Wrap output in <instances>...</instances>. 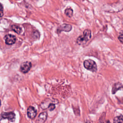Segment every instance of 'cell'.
Returning a JSON list of instances; mask_svg holds the SVG:
<instances>
[{"mask_svg":"<svg viewBox=\"0 0 123 123\" xmlns=\"http://www.w3.org/2000/svg\"><path fill=\"white\" fill-rule=\"evenodd\" d=\"M107 123H110V122L109 121H108L107 122Z\"/></svg>","mask_w":123,"mask_h":123,"instance_id":"17","label":"cell"},{"mask_svg":"<svg viewBox=\"0 0 123 123\" xmlns=\"http://www.w3.org/2000/svg\"><path fill=\"white\" fill-rule=\"evenodd\" d=\"M27 114L28 117L29 118L31 119H33L36 116L37 112V111L35 110V109L34 107H33L32 106H29L27 108Z\"/></svg>","mask_w":123,"mask_h":123,"instance_id":"6","label":"cell"},{"mask_svg":"<svg viewBox=\"0 0 123 123\" xmlns=\"http://www.w3.org/2000/svg\"><path fill=\"white\" fill-rule=\"evenodd\" d=\"M64 13L68 17H71L73 15V10L71 7H68L65 9Z\"/></svg>","mask_w":123,"mask_h":123,"instance_id":"10","label":"cell"},{"mask_svg":"<svg viewBox=\"0 0 123 123\" xmlns=\"http://www.w3.org/2000/svg\"><path fill=\"white\" fill-rule=\"evenodd\" d=\"M55 108V105L54 104L50 103L48 106V109L49 111H53Z\"/></svg>","mask_w":123,"mask_h":123,"instance_id":"13","label":"cell"},{"mask_svg":"<svg viewBox=\"0 0 123 123\" xmlns=\"http://www.w3.org/2000/svg\"><path fill=\"white\" fill-rule=\"evenodd\" d=\"M91 37V32L89 29H86L84 31L83 35L80 36L76 39V42L78 45L86 44Z\"/></svg>","mask_w":123,"mask_h":123,"instance_id":"1","label":"cell"},{"mask_svg":"<svg viewBox=\"0 0 123 123\" xmlns=\"http://www.w3.org/2000/svg\"><path fill=\"white\" fill-rule=\"evenodd\" d=\"M3 10V6L0 3V11H2Z\"/></svg>","mask_w":123,"mask_h":123,"instance_id":"15","label":"cell"},{"mask_svg":"<svg viewBox=\"0 0 123 123\" xmlns=\"http://www.w3.org/2000/svg\"><path fill=\"white\" fill-rule=\"evenodd\" d=\"M72 26L71 25L69 24H64L61 25L59 28H58V32H61V31H65V32H69L71 30Z\"/></svg>","mask_w":123,"mask_h":123,"instance_id":"7","label":"cell"},{"mask_svg":"<svg viewBox=\"0 0 123 123\" xmlns=\"http://www.w3.org/2000/svg\"><path fill=\"white\" fill-rule=\"evenodd\" d=\"M12 30H13L15 33L19 34L21 31H22V29L21 27L19 25H12Z\"/></svg>","mask_w":123,"mask_h":123,"instance_id":"11","label":"cell"},{"mask_svg":"<svg viewBox=\"0 0 123 123\" xmlns=\"http://www.w3.org/2000/svg\"><path fill=\"white\" fill-rule=\"evenodd\" d=\"M123 88V86L122 84L119 82H117L115 83L112 87V90H111V92L113 94H115L118 90L121 89L122 88Z\"/></svg>","mask_w":123,"mask_h":123,"instance_id":"9","label":"cell"},{"mask_svg":"<svg viewBox=\"0 0 123 123\" xmlns=\"http://www.w3.org/2000/svg\"><path fill=\"white\" fill-rule=\"evenodd\" d=\"M118 39L120 40V41L123 44V34H121L120 35L119 37H118Z\"/></svg>","mask_w":123,"mask_h":123,"instance_id":"14","label":"cell"},{"mask_svg":"<svg viewBox=\"0 0 123 123\" xmlns=\"http://www.w3.org/2000/svg\"><path fill=\"white\" fill-rule=\"evenodd\" d=\"M1 106V101H0V107Z\"/></svg>","mask_w":123,"mask_h":123,"instance_id":"18","label":"cell"},{"mask_svg":"<svg viewBox=\"0 0 123 123\" xmlns=\"http://www.w3.org/2000/svg\"><path fill=\"white\" fill-rule=\"evenodd\" d=\"M113 123H122L123 122V116L120 115L114 118L113 120Z\"/></svg>","mask_w":123,"mask_h":123,"instance_id":"12","label":"cell"},{"mask_svg":"<svg viewBox=\"0 0 123 123\" xmlns=\"http://www.w3.org/2000/svg\"><path fill=\"white\" fill-rule=\"evenodd\" d=\"M84 66L86 69L92 72H95L97 70V65L96 62L91 59L85 60L84 62Z\"/></svg>","mask_w":123,"mask_h":123,"instance_id":"2","label":"cell"},{"mask_svg":"<svg viewBox=\"0 0 123 123\" xmlns=\"http://www.w3.org/2000/svg\"><path fill=\"white\" fill-rule=\"evenodd\" d=\"M0 116L3 119H7L10 121H13L15 119V115L13 112H3L1 113Z\"/></svg>","mask_w":123,"mask_h":123,"instance_id":"5","label":"cell"},{"mask_svg":"<svg viewBox=\"0 0 123 123\" xmlns=\"http://www.w3.org/2000/svg\"><path fill=\"white\" fill-rule=\"evenodd\" d=\"M47 112L46 111H44L39 114L38 116L37 122L38 123H44L47 118Z\"/></svg>","mask_w":123,"mask_h":123,"instance_id":"8","label":"cell"},{"mask_svg":"<svg viewBox=\"0 0 123 123\" xmlns=\"http://www.w3.org/2000/svg\"><path fill=\"white\" fill-rule=\"evenodd\" d=\"M32 67V63L31 62L26 61L24 62L20 66V70L21 72L23 73H27L30 69Z\"/></svg>","mask_w":123,"mask_h":123,"instance_id":"3","label":"cell"},{"mask_svg":"<svg viewBox=\"0 0 123 123\" xmlns=\"http://www.w3.org/2000/svg\"><path fill=\"white\" fill-rule=\"evenodd\" d=\"M85 123H91L89 121H86L85 122Z\"/></svg>","mask_w":123,"mask_h":123,"instance_id":"16","label":"cell"},{"mask_svg":"<svg viewBox=\"0 0 123 123\" xmlns=\"http://www.w3.org/2000/svg\"><path fill=\"white\" fill-rule=\"evenodd\" d=\"M5 43L7 45H12L16 42V37L12 34H7L4 37Z\"/></svg>","mask_w":123,"mask_h":123,"instance_id":"4","label":"cell"}]
</instances>
